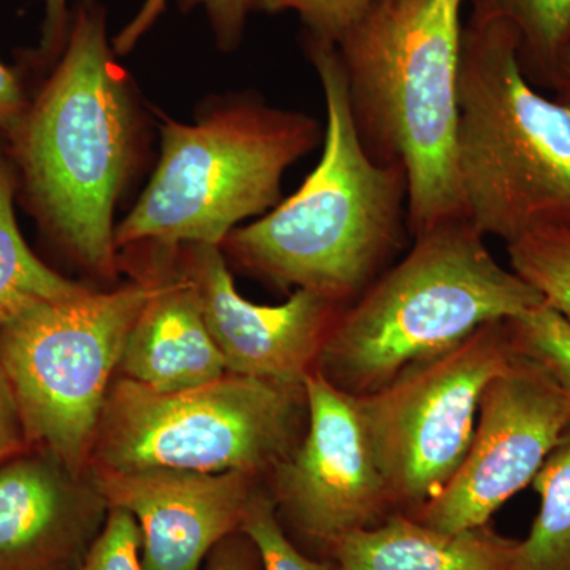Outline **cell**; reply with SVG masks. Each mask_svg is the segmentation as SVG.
I'll use <instances>...</instances> for the list:
<instances>
[{"label":"cell","mask_w":570,"mask_h":570,"mask_svg":"<svg viewBox=\"0 0 570 570\" xmlns=\"http://www.w3.org/2000/svg\"><path fill=\"white\" fill-rule=\"evenodd\" d=\"M305 50L325 96L324 149L287 200L235 228L220 246L250 275L354 303L406 245L407 176L367 156L348 102L337 45L305 33Z\"/></svg>","instance_id":"obj_1"},{"label":"cell","mask_w":570,"mask_h":570,"mask_svg":"<svg viewBox=\"0 0 570 570\" xmlns=\"http://www.w3.org/2000/svg\"><path fill=\"white\" fill-rule=\"evenodd\" d=\"M464 2L374 0L337 43L363 148L406 171L412 238L468 219L455 149Z\"/></svg>","instance_id":"obj_2"},{"label":"cell","mask_w":570,"mask_h":570,"mask_svg":"<svg viewBox=\"0 0 570 570\" xmlns=\"http://www.w3.org/2000/svg\"><path fill=\"white\" fill-rule=\"evenodd\" d=\"M466 217L434 225L341 313L316 371L351 396L459 346L490 322L512 321L543 298L504 268Z\"/></svg>","instance_id":"obj_3"},{"label":"cell","mask_w":570,"mask_h":570,"mask_svg":"<svg viewBox=\"0 0 570 570\" xmlns=\"http://www.w3.org/2000/svg\"><path fill=\"white\" fill-rule=\"evenodd\" d=\"M137 115L104 7L81 3L62 59L22 122L29 190L52 234L89 272H118L112 213L132 165Z\"/></svg>","instance_id":"obj_4"},{"label":"cell","mask_w":570,"mask_h":570,"mask_svg":"<svg viewBox=\"0 0 570 570\" xmlns=\"http://www.w3.org/2000/svg\"><path fill=\"white\" fill-rule=\"evenodd\" d=\"M455 149L469 223L485 238L570 227V107L524 75L508 22L463 26Z\"/></svg>","instance_id":"obj_5"},{"label":"cell","mask_w":570,"mask_h":570,"mask_svg":"<svg viewBox=\"0 0 570 570\" xmlns=\"http://www.w3.org/2000/svg\"><path fill=\"white\" fill-rule=\"evenodd\" d=\"M160 135L159 165L116 227V247L223 246L242 220L279 204L285 171L324 138L305 112L253 97L220 105L195 124L163 116Z\"/></svg>","instance_id":"obj_6"},{"label":"cell","mask_w":570,"mask_h":570,"mask_svg":"<svg viewBox=\"0 0 570 570\" xmlns=\"http://www.w3.org/2000/svg\"><path fill=\"white\" fill-rule=\"evenodd\" d=\"M305 390L225 374L204 387L156 392L119 379L108 390L89 468L272 474L299 444Z\"/></svg>","instance_id":"obj_7"},{"label":"cell","mask_w":570,"mask_h":570,"mask_svg":"<svg viewBox=\"0 0 570 570\" xmlns=\"http://www.w3.org/2000/svg\"><path fill=\"white\" fill-rule=\"evenodd\" d=\"M148 295L141 279L107 294L86 288L0 328V363L28 442L78 474L89 471L112 371Z\"/></svg>","instance_id":"obj_8"},{"label":"cell","mask_w":570,"mask_h":570,"mask_svg":"<svg viewBox=\"0 0 570 570\" xmlns=\"http://www.w3.org/2000/svg\"><path fill=\"white\" fill-rule=\"evenodd\" d=\"M513 355L508 321L490 322L354 396L396 512L414 515L448 485L471 445L483 390Z\"/></svg>","instance_id":"obj_9"},{"label":"cell","mask_w":570,"mask_h":570,"mask_svg":"<svg viewBox=\"0 0 570 570\" xmlns=\"http://www.w3.org/2000/svg\"><path fill=\"white\" fill-rule=\"evenodd\" d=\"M570 426V397L534 360L515 351L480 397L463 463L414 519L445 532L490 523L510 498L531 485Z\"/></svg>","instance_id":"obj_10"},{"label":"cell","mask_w":570,"mask_h":570,"mask_svg":"<svg viewBox=\"0 0 570 570\" xmlns=\"http://www.w3.org/2000/svg\"><path fill=\"white\" fill-rule=\"evenodd\" d=\"M303 390L306 434L272 472V497L296 530L332 547L396 510L355 397L316 370Z\"/></svg>","instance_id":"obj_11"},{"label":"cell","mask_w":570,"mask_h":570,"mask_svg":"<svg viewBox=\"0 0 570 570\" xmlns=\"http://www.w3.org/2000/svg\"><path fill=\"white\" fill-rule=\"evenodd\" d=\"M179 246V265L227 374L303 387L347 305L305 288H296L283 305H255L236 291L220 246Z\"/></svg>","instance_id":"obj_12"},{"label":"cell","mask_w":570,"mask_h":570,"mask_svg":"<svg viewBox=\"0 0 570 570\" xmlns=\"http://www.w3.org/2000/svg\"><path fill=\"white\" fill-rule=\"evenodd\" d=\"M91 472L108 505L137 520L145 570H200L214 547L239 531L258 487L245 472Z\"/></svg>","instance_id":"obj_13"},{"label":"cell","mask_w":570,"mask_h":570,"mask_svg":"<svg viewBox=\"0 0 570 570\" xmlns=\"http://www.w3.org/2000/svg\"><path fill=\"white\" fill-rule=\"evenodd\" d=\"M110 505L91 469L71 471L50 452L0 463V570H80Z\"/></svg>","instance_id":"obj_14"},{"label":"cell","mask_w":570,"mask_h":570,"mask_svg":"<svg viewBox=\"0 0 570 570\" xmlns=\"http://www.w3.org/2000/svg\"><path fill=\"white\" fill-rule=\"evenodd\" d=\"M151 264L140 268L148 299L124 343L119 370L124 377L156 392L204 387L227 374L219 348L206 325L197 294L176 246L145 243Z\"/></svg>","instance_id":"obj_15"},{"label":"cell","mask_w":570,"mask_h":570,"mask_svg":"<svg viewBox=\"0 0 570 570\" xmlns=\"http://www.w3.org/2000/svg\"><path fill=\"white\" fill-rule=\"evenodd\" d=\"M519 547L520 540L498 534L490 524L445 532L395 512L330 549L337 570H510Z\"/></svg>","instance_id":"obj_16"},{"label":"cell","mask_w":570,"mask_h":570,"mask_svg":"<svg viewBox=\"0 0 570 570\" xmlns=\"http://www.w3.org/2000/svg\"><path fill=\"white\" fill-rule=\"evenodd\" d=\"M13 189L0 165V328L33 307L85 292L80 284L48 268L18 230Z\"/></svg>","instance_id":"obj_17"},{"label":"cell","mask_w":570,"mask_h":570,"mask_svg":"<svg viewBox=\"0 0 570 570\" xmlns=\"http://www.w3.org/2000/svg\"><path fill=\"white\" fill-rule=\"evenodd\" d=\"M471 20L508 22L519 40L521 69L549 88L570 51V0H469Z\"/></svg>","instance_id":"obj_18"},{"label":"cell","mask_w":570,"mask_h":570,"mask_svg":"<svg viewBox=\"0 0 570 570\" xmlns=\"http://www.w3.org/2000/svg\"><path fill=\"white\" fill-rule=\"evenodd\" d=\"M532 485L539 513L510 570H570V426Z\"/></svg>","instance_id":"obj_19"},{"label":"cell","mask_w":570,"mask_h":570,"mask_svg":"<svg viewBox=\"0 0 570 570\" xmlns=\"http://www.w3.org/2000/svg\"><path fill=\"white\" fill-rule=\"evenodd\" d=\"M510 269L570 324V227H546L508 245Z\"/></svg>","instance_id":"obj_20"},{"label":"cell","mask_w":570,"mask_h":570,"mask_svg":"<svg viewBox=\"0 0 570 570\" xmlns=\"http://www.w3.org/2000/svg\"><path fill=\"white\" fill-rule=\"evenodd\" d=\"M510 340L519 354L546 367L570 397V324L540 305L519 318L508 321Z\"/></svg>","instance_id":"obj_21"},{"label":"cell","mask_w":570,"mask_h":570,"mask_svg":"<svg viewBox=\"0 0 570 570\" xmlns=\"http://www.w3.org/2000/svg\"><path fill=\"white\" fill-rule=\"evenodd\" d=\"M239 531L254 543L265 570H337L336 564L309 560L292 546L277 520L275 499L258 487L247 502Z\"/></svg>","instance_id":"obj_22"},{"label":"cell","mask_w":570,"mask_h":570,"mask_svg":"<svg viewBox=\"0 0 570 570\" xmlns=\"http://www.w3.org/2000/svg\"><path fill=\"white\" fill-rule=\"evenodd\" d=\"M374 0H254L253 11H295L306 36L340 43L362 21Z\"/></svg>","instance_id":"obj_23"},{"label":"cell","mask_w":570,"mask_h":570,"mask_svg":"<svg viewBox=\"0 0 570 570\" xmlns=\"http://www.w3.org/2000/svg\"><path fill=\"white\" fill-rule=\"evenodd\" d=\"M140 549L141 531L132 513L110 508L104 530L80 570H145Z\"/></svg>","instance_id":"obj_24"},{"label":"cell","mask_w":570,"mask_h":570,"mask_svg":"<svg viewBox=\"0 0 570 570\" xmlns=\"http://www.w3.org/2000/svg\"><path fill=\"white\" fill-rule=\"evenodd\" d=\"M178 6L186 13L195 9L204 10L217 47L228 52L242 45L254 0H178Z\"/></svg>","instance_id":"obj_25"},{"label":"cell","mask_w":570,"mask_h":570,"mask_svg":"<svg viewBox=\"0 0 570 570\" xmlns=\"http://www.w3.org/2000/svg\"><path fill=\"white\" fill-rule=\"evenodd\" d=\"M28 438L10 379L0 363V463L24 452Z\"/></svg>","instance_id":"obj_26"},{"label":"cell","mask_w":570,"mask_h":570,"mask_svg":"<svg viewBox=\"0 0 570 570\" xmlns=\"http://www.w3.org/2000/svg\"><path fill=\"white\" fill-rule=\"evenodd\" d=\"M261 554L245 532L236 531L214 547L206 570H261Z\"/></svg>","instance_id":"obj_27"},{"label":"cell","mask_w":570,"mask_h":570,"mask_svg":"<svg viewBox=\"0 0 570 570\" xmlns=\"http://www.w3.org/2000/svg\"><path fill=\"white\" fill-rule=\"evenodd\" d=\"M69 0H45L43 28L39 52L43 58H52L66 47L69 37Z\"/></svg>","instance_id":"obj_28"},{"label":"cell","mask_w":570,"mask_h":570,"mask_svg":"<svg viewBox=\"0 0 570 570\" xmlns=\"http://www.w3.org/2000/svg\"><path fill=\"white\" fill-rule=\"evenodd\" d=\"M165 7H167V0H145L134 20L112 40V50L118 55H126V52L134 50L138 40L151 29L157 18L163 14Z\"/></svg>","instance_id":"obj_29"},{"label":"cell","mask_w":570,"mask_h":570,"mask_svg":"<svg viewBox=\"0 0 570 570\" xmlns=\"http://www.w3.org/2000/svg\"><path fill=\"white\" fill-rule=\"evenodd\" d=\"M24 100L13 71L0 62V124L11 122L21 115Z\"/></svg>","instance_id":"obj_30"},{"label":"cell","mask_w":570,"mask_h":570,"mask_svg":"<svg viewBox=\"0 0 570 570\" xmlns=\"http://www.w3.org/2000/svg\"><path fill=\"white\" fill-rule=\"evenodd\" d=\"M550 89H553L554 97L570 107V51L562 56L553 78L550 81Z\"/></svg>","instance_id":"obj_31"},{"label":"cell","mask_w":570,"mask_h":570,"mask_svg":"<svg viewBox=\"0 0 570 570\" xmlns=\"http://www.w3.org/2000/svg\"><path fill=\"white\" fill-rule=\"evenodd\" d=\"M82 2H85V3H94V2H96V0H82Z\"/></svg>","instance_id":"obj_32"}]
</instances>
